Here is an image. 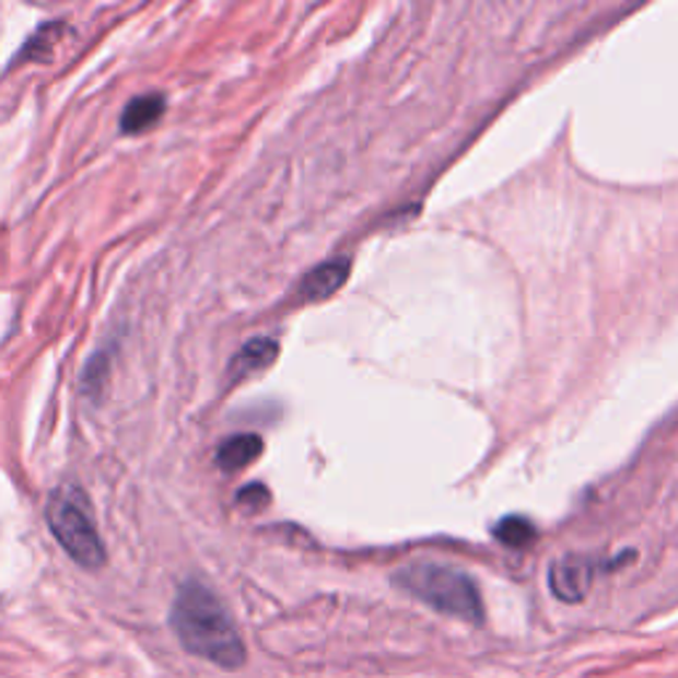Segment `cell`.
Masks as SVG:
<instances>
[{"label":"cell","mask_w":678,"mask_h":678,"mask_svg":"<svg viewBox=\"0 0 678 678\" xmlns=\"http://www.w3.org/2000/svg\"><path fill=\"white\" fill-rule=\"evenodd\" d=\"M170 626L186 652L221 665L225 670L242 668L247 661L242 636L223 601L202 583H184L175 596Z\"/></svg>","instance_id":"cell-1"},{"label":"cell","mask_w":678,"mask_h":678,"mask_svg":"<svg viewBox=\"0 0 678 678\" xmlns=\"http://www.w3.org/2000/svg\"><path fill=\"white\" fill-rule=\"evenodd\" d=\"M395 586L404 588L413 599L424 601L432 610L451 615V618L480 623L482 620V599L475 581L464 575L461 570L445 568L435 562H417L398 570Z\"/></svg>","instance_id":"cell-2"},{"label":"cell","mask_w":678,"mask_h":678,"mask_svg":"<svg viewBox=\"0 0 678 678\" xmlns=\"http://www.w3.org/2000/svg\"><path fill=\"white\" fill-rule=\"evenodd\" d=\"M46 519L61 549L83 568H102L106 562V551L98 538L96 523H93L87 499L74 486H61L51 493L46 506Z\"/></svg>","instance_id":"cell-3"},{"label":"cell","mask_w":678,"mask_h":678,"mask_svg":"<svg viewBox=\"0 0 678 678\" xmlns=\"http://www.w3.org/2000/svg\"><path fill=\"white\" fill-rule=\"evenodd\" d=\"M350 276V260L348 257H337V260L322 262L318 268H313L311 273L300 281V297L305 300H326L342 289L344 281Z\"/></svg>","instance_id":"cell-4"},{"label":"cell","mask_w":678,"mask_h":678,"mask_svg":"<svg viewBox=\"0 0 678 678\" xmlns=\"http://www.w3.org/2000/svg\"><path fill=\"white\" fill-rule=\"evenodd\" d=\"M551 592L564 601H581L592 586V564L583 560H560L551 568Z\"/></svg>","instance_id":"cell-5"},{"label":"cell","mask_w":678,"mask_h":678,"mask_svg":"<svg viewBox=\"0 0 678 678\" xmlns=\"http://www.w3.org/2000/svg\"><path fill=\"white\" fill-rule=\"evenodd\" d=\"M276 355H279V344H276L273 339H268V337L249 339V342L234 355V361H231L229 376L234 382H238V379H244V376L262 372V369L271 366V363L276 361Z\"/></svg>","instance_id":"cell-6"},{"label":"cell","mask_w":678,"mask_h":678,"mask_svg":"<svg viewBox=\"0 0 678 678\" xmlns=\"http://www.w3.org/2000/svg\"><path fill=\"white\" fill-rule=\"evenodd\" d=\"M262 454V441L253 432H244V435H234L229 441H223L221 448H218V467L223 472H238V469L249 467L255 458H260Z\"/></svg>","instance_id":"cell-7"},{"label":"cell","mask_w":678,"mask_h":678,"mask_svg":"<svg viewBox=\"0 0 678 678\" xmlns=\"http://www.w3.org/2000/svg\"><path fill=\"white\" fill-rule=\"evenodd\" d=\"M162 115H165V96H160V93L138 96L125 106L119 128H122V133H141V130L152 128Z\"/></svg>","instance_id":"cell-8"},{"label":"cell","mask_w":678,"mask_h":678,"mask_svg":"<svg viewBox=\"0 0 678 678\" xmlns=\"http://www.w3.org/2000/svg\"><path fill=\"white\" fill-rule=\"evenodd\" d=\"M536 536H538L536 525H533L530 519L517 517V514L504 517L499 525H495V538H499L504 546H512V549H525V546L536 541Z\"/></svg>","instance_id":"cell-9"},{"label":"cell","mask_w":678,"mask_h":678,"mask_svg":"<svg viewBox=\"0 0 678 678\" xmlns=\"http://www.w3.org/2000/svg\"><path fill=\"white\" fill-rule=\"evenodd\" d=\"M236 499H238V504H247V506L257 508V506L268 504V491L262 486H247L242 493L236 495Z\"/></svg>","instance_id":"cell-10"}]
</instances>
